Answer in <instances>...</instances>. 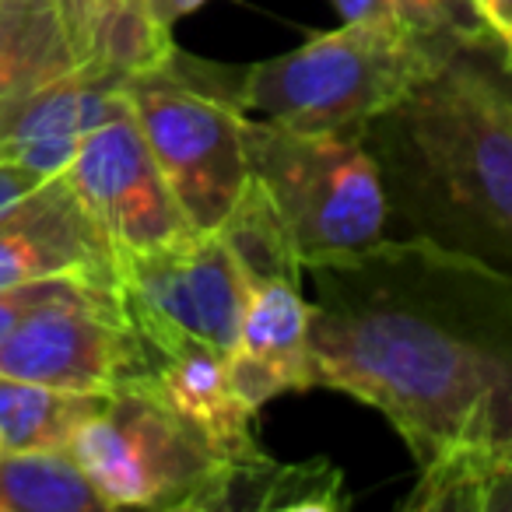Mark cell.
Segmentation results:
<instances>
[{
    "label": "cell",
    "instance_id": "obj_22",
    "mask_svg": "<svg viewBox=\"0 0 512 512\" xmlns=\"http://www.w3.org/2000/svg\"><path fill=\"white\" fill-rule=\"evenodd\" d=\"M344 22L351 25H376V29H407L397 0H334Z\"/></svg>",
    "mask_w": 512,
    "mask_h": 512
},
{
    "label": "cell",
    "instance_id": "obj_18",
    "mask_svg": "<svg viewBox=\"0 0 512 512\" xmlns=\"http://www.w3.org/2000/svg\"><path fill=\"white\" fill-rule=\"evenodd\" d=\"M106 393H74L29 379L0 376V453L67 449Z\"/></svg>",
    "mask_w": 512,
    "mask_h": 512
},
{
    "label": "cell",
    "instance_id": "obj_10",
    "mask_svg": "<svg viewBox=\"0 0 512 512\" xmlns=\"http://www.w3.org/2000/svg\"><path fill=\"white\" fill-rule=\"evenodd\" d=\"M67 274L116 285V249L67 179L53 176L0 211V288Z\"/></svg>",
    "mask_w": 512,
    "mask_h": 512
},
{
    "label": "cell",
    "instance_id": "obj_1",
    "mask_svg": "<svg viewBox=\"0 0 512 512\" xmlns=\"http://www.w3.org/2000/svg\"><path fill=\"white\" fill-rule=\"evenodd\" d=\"M313 386L376 407L414 463L512 449V281L418 235L306 267Z\"/></svg>",
    "mask_w": 512,
    "mask_h": 512
},
{
    "label": "cell",
    "instance_id": "obj_7",
    "mask_svg": "<svg viewBox=\"0 0 512 512\" xmlns=\"http://www.w3.org/2000/svg\"><path fill=\"white\" fill-rule=\"evenodd\" d=\"M116 299L155 355L193 344L228 355L246 313L249 274L214 228L144 253H116Z\"/></svg>",
    "mask_w": 512,
    "mask_h": 512
},
{
    "label": "cell",
    "instance_id": "obj_26",
    "mask_svg": "<svg viewBox=\"0 0 512 512\" xmlns=\"http://www.w3.org/2000/svg\"><path fill=\"white\" fill-rule=\"evenodd\" d=\"M495 60H498V67H502V74H505V78L512 81V46H509V50H502V46H498Z\"/></svg>",
    "mask_w": 512,
    "mask_h": 512
},
{
    "label": "cell",
    "instance_id": "obj_11",
    "mask_svg": "<svg viewBox=\"0 0 512 512\" xmlns=\"http://www.w3.org/2000/svg\"><path fill=\"white\" fill-rule=\"evenodd\" d=\"M127 78L99 64L60 74L0 120V158L29 165L43 179L64 176L81 141L127 106Z\"/></svg>",
    "mask_w": 512,
    "mask_h": 512
},
{
    "label": "cell",
    "instance_id": "obj_17",
    "mask_svg": "<svg viewBox=\"0 0 512 512\" xmlns=\"http://www.w3.org/2000/svg\"><path fill=\"white\" fill-rule=\"evenodd\" d=\"M411 512H512V449H456L428 467L404 498Z\"/></svg>",
    "mask_w": 512,
    "mask_h": 512
},
{
    "label": "cell",
    "instance_id": "obj_19",
    "mask_svg": "<svg viewBox=\"0 0 512 512\" xmlns=\"http://www.w3.org/2000/svg\"><path fill=\"white\" fill-rule=\"evenodd\" d=\"M0 512H109L71 449L0 453Z\"/></svg>",
    "mask_w": 512,
    "mask_h": 512
},
{
    "label": "cell",
    "instance_id": "obj_24",
    "mask_svg": "<svg viewBox=\"0 0 512 512\" xmlns=\"http://www.w3.org/2000/svg\"><path fill=\"white\" fill-rule=\"evenodd\" d=\"M477 18L502 50L512 46V0H474Z\"/></svg>",
    "mask_w": 512,
    "mask_h": 512
},
{
    "label": "cell",
    "instance_id": "obj_14",
    "mask_svg": "<svg viewBox=\"0 0 512 512\" xmlns=\"http://www.w3.org/2000/svg\"><path fill=\"white\" fill-rule=\"evenodd\" d=\"M81 64L141 74L176 53L172 32L148 15L144 0H53Z\"/></svg>",
    "mask_w": 512,
    "mask_h": 512
},
{
    "label": "cell",
    "instance_id": "obj_25",
    "mask_svg": "<svg viewBox=\"0 0 512 512\" xmlns=\"http://www.w3.org/2000/svg\"><path fill=\"white\" fill-rule=\"evenodd\" d=\"M207 0H144V8H148V15L155 18L162 29H176L179 18L193 15L197 8H204Z\"/></svg>",
    "mask_w": 512,
    "mask_h": 512
},
{
    "label": "cell",
    "instance_id": "obj_20",
    "mask_svg": "<svg viewBox=\"0 0 512 512\" xmlns=\"http://www.w3.org/2000/svg\"><path fill=\"white\" fill-rule=\"evenodd\" d=\"M397 8L407 29L446 57L498 50V43L477 18L474 0H397Z\"/></svg>",
    "mask_w": 512,
    "mask_h": 512
},
{
    "label": "cell",
    "instance_id": "obj_3",
    "mask_svg": "<svg viewBox=\"0 0 512 512\" xmlns=\"http://www.w3.org/2000/svg\"><path fill=\"white\" fill-rule=\"evenodd\" d=\"M446 60L411 29L344 22L285 57L253 64L235 81V102L281 127H369Z\"/></svg>",
    "mask_w": 512,
    "mask_h": 512
},
{
    "label": "cell",
    "instance_id": "obj_23",
    "mask_svg": "<svg viewBox=\"0 0 512 512\" xmlns=\"http://www.w3.org/2000/svg\"><path fill=\"white\" fill-rule=\"evenodd\" d=\"M46 179L39 172H32L29 165H18L8 162V158H0V211L11 204H18L22 197H29L36 186H43Z\"/></svg>",
    "mask_w": 512,
    "mask_h": 512
},
{
    "label": "cell",
    "instance_id": "obj_15",
    "mask_svg": "<svg viewBox=\"0 0 512 512\" xmlns=\"http://www.w3.org/2000/svg\"><path fill=\"white\" fill-rule=\"evenodd\" d=\"M78 64L53 0H0V120Z\"/></svg>",
    "mask_w": 512,
    "mask_h": 512
},
{
    "label": "cell",
    "instance_id": "obj_8",
    "mask_svg": "<svg viewBox=\"0 0 512 512\" xmlns=\"http://www.w3.org/2000/svg\"><path fill=\"white\" fill-rule=\"evenodd\" d=\"M148 362L113 292L60 299L29 313L0 344V376L74 393H113Z\"/></svg>",
    "mask_w": 512,
    "mask_h": 512
},
{
    "label": "cell",
    "instance_id": "obj_21",
    "mask_svg": "<svg viewBox=\"0 0 512 512\" xmlns=\"http://www.w3.org/2000/svg\"><path fill=\"white\" fill-rule=\"evenodd\" d=\"M116 285L106 281H92V278H43V281H25V285H11L0 288V344L18 323L29 313H36L39 306H50L60 299H78V295H92V292H113Z\"/></svg>",
    "mask_w": 512,
    "mask_h": 512
},
{
    "label": "cell",
    "instance_id": "obj_4",
    "mask_svg": "<svg viewBox=\"0 0 512 512\" xmlns=\"http://www.w3.org/2000/svg\"><path fill=\"white\" fill-rule=\"evenodd\" d=\"M246 162L249 179L271 200L302 271L386 235L390 207L365 127L299 130L249 120L246 113Z\"/></svg>",
    "mask_w": 512,
    "mask_h": 512
},
{
    "label": "cell",
    "instance_id": "obj_2",
    "mask_svg": "<svg viewBox=\"0 0 512 512\" xmlns=\"http://www.w3.org/2000/svg\"><path fill=\"white\" fill-rule=\"evenodd\" d=\"M456 53L365 127L390 218L512 281V85Z\"/></svg>",
    "mask_w": 512,
    "mask_h": 512
},
{
    "label": "cell",
    "instance_id": "obj_16",
    "mask_svg": "<svg viewBox=\"0 0 512 512\" xmlns=\"http://www.w3.org/2000/svg\"><path fill=\"white\" fill-rule=\"evenodd\" d=\"M348 505L344 477L334 463L306 460V463H278L260 446L228 460L225 484H221L218 512L253 509H309V512H334Z\"/></svg>",
    "mask_w": 512,
    "mask_h": 512
},
{
    "label": "cell",
    "instance_id": "obj_9",
    "mask_svg": "<svg viewBox=\"0 0 512 512\" xmlns=\"http://www.w3.org/2000/svg\"><path fill=\"white\" fill-rule=\"evenodd\" d=\"M64 179L116 253H144L193 235L190 218L130 113V102L81 141Z\"/></svg>",
    "mask_w": 512,
    "mask_h": 512
},
{
    "label": "cell",
    "instance_id": "obj_12",
    "mask_svg": "<svg viewBox=\"0 0 512 512\" xmlns=\"http://www.w3.org/2000/svg\"><path fill=\"white\" fill-rule=\"evenodd\" d=\"M228 379L253 414L281 393L313 390L309 376V302L299 278H249L246 313L228 351Z\"/></svg>",
    "mask_w": 512,
    "mask_h": 512
},
{
    "label": "cell",
    "instance_id": "obj_13",
    "mask_svg": "<svg viewBox=\"0 0 512 512\" xmlns=\"http://www.w3.org/2000/svg\"><path fill=\"white\" fill-rule=\"evenodd\" d=\"M225 358L228 355L200 348V344L169 351V355L148 351L144 369L134 379H127L123 386H137V390L151 393L165 407L183 414L190 425H197L214 446L239 456L256 446V435H253L256 414L235 393L232 379H228Z\"/></svg>",
    "mask_w": 512,
    "mask_h": 512
},
{
    "label": "cell",
    "instance_id": "obj_5",
    "mask_svg": "<svg viewBox=\"0 0 512 512\" xmlns=\"http://www.w3.org/2000/svg\"><path fill=\"white\" fill-rule=\"evenodd\" d=\"M67 449L109 509L218 512L232 460L183 414L137 386L106 393Z\"/></svg>",
    "mask_w": 512,
    "mask_h": 512
},
{
    "label": "cell",
    "instance_id": "obj_6",
    "mask_svg": "<svg viewBox=\"0 0 512 512\" xmlns=\"http://www.w3.org/2000/svg\"><path fill=\"white\" fill-rule=\"evenodd\" d=\"M127 102L193 232H214L232 214L249 179L246 113L179 67V50L151 71L130 74Z\"/></svg>",
    "mask_w": 512,
    "mask_h": 512
}]
</instances>
